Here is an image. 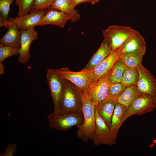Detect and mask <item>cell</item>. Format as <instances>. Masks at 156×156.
<instances>
[{
    "label": "cell",
    "instance_id": "52a82bcc",
    "mask_svg": "<svg viewBox=\"0 0 156 156\" xmlns=\"http://www.w3.org/2000/svg\"><path fill=\"white\" fill-rule=\"evenodd\" d=\"M112 68L100 78L92 82L86 91L88 97L96 105L107 96L111 84L109 79Z\"/></svg>",
    "mask_w": 156,
    "mask_h": 156
},
{
    "label": "cell",
    "instance_id": "7402d4cb",
    "mask_svg": "<svg viewBox=\"0 0 156 156\" xmlns=\"http://www.w3.org/2000/svg\"><path fill=\"white\" fill-rule=\"evenodd\" d=\"M146 50L121 54L120 58L126 67L137 68L143 60Z\"/></svg>",
    "mask_w": 156,
    "mask_h": 156
},
{
    "label": "cell",
    "instance_id": "4316f807",
    "mask_svg": "<svg viewBox=\"0 0 156 156\" xmlns=\"http://www.w3.org/2000/svg\"><path fill=\"white\" fill-rule=\"evenodd\" d=\"M35 0H15V4L18 7V16L25 15L31 11Z\"/></svg>",
    "mask_w": 156,
    "mask_h": 156
},
{
    "label": "cell",
    "instance_id": "44dd1931",
    "mask_svg": "<svg viewBox=\"0 0 156 156\" xmlns=\"http://www.w3.org/2000/svg\"><path fill=\"white\" fill-rule=\"evenodd\" d=\"M141 94L137 86H127L122 94L117 98L118 103L124 105L127 109Z\"/></svg>",
    "mask_w": 156,
    "mask_h": 156
},
{
    "label": "cell",
    "instance_id": "9a60e30c",
    "mask_svg": "<svg viewBox=\"0 0 156 156\" xmlns=\"http://www.w3.org/2000/svg\"><path fill=\"white\" fill-rule=\"evenodd\" d=\"M70 17L65 13L55 9H50L45 14L38 26L54 25L63 28Z\"/></svg>",
    "mask_w": 156,
    "mask_h": 156
},
{
    "label": "cell",
    "instance_id": "603a6c76",
    "mask_svg": "<svg viewBox=\"0 0 156 156\" xmlns=\"http://www.w3.org/2000/svg\"><path fill=\"white\" fill-rule=\"evenodd\" d=\"M126 67L120 57L112 68L109 79L111 83L121 82Z\"/></svg>",
    "mask_w": 156,
    "mask_h": 156
},
{
    "label": "cell",
    "instance_id": "8fae6325",
    "mask_svg": "<svg viewBox=\"0 0 156 156\" xmlns=\"http://www.w3.org/2000/svg\"><path fill=\"white\" fill-rule=\"evenodd\" d=\"M48 10V8L32 10L23 16L14 18L8 17V18L15 23L19 30H26L38 26Z\"/></svg>",
    "mask_w": 156,
    "mask_h": 156
},
{
    "label": "cell",
    "instance_id": "7a4b0ae2",
    "mask_svg": "<svg viewBox=\"0 0 156 156\" xmlns=\"http://www.w3.org/2000/svg\"><path fill=\"white\" fill-rule=\"evenodd\" d=\"M82 112V101L79 90L65 79L59 115Z\"/></svg>",
    "mask_w": 156,
    "mask_h": 156
},
{
    "label": "cell",
    "instance_id": "83f0119b",
    "mask_svg": "<svg viewBox=\"0 0 156 156\" xmlns=\"http://www.w3.org/2000/svg\"><path fill=\"white\" fill-rule=\"evenodd\" d=\"M127 86L121 82L111 83L107 96L117 99L122 94Z\"/></svg>",
    "mask_w": 156,
    "mask_h": 156
},
{
    "label": "cell",
    "instance_id": "cb8c5ba5",
    "mask_svg": "<svg viewBox=\"0 0 156 156\" xmlns=\"http://www.w3.org/2000/svg\"><path fill=\"white\" fill-rule=\"evenodd\" d=\"M19 48L0 44V75L4 73L5 67L2 62L6 58L13 55H18Z\"/></svg>",
    "mask_w": 156,
    "mask_h": 156
},
{
    "label": "cell",
    "instance_id": "ba28073f",
    "mask_svg": "<svg viewBox=\"0 0 156 156\" xmlns=\"http://www.w3.org/2000/svg\"><path fill=\"white\" fill-rule=\"evenodd\" d=\"M156 108V98L148 94H141L127 109L125 119L133 115L140 116L150 112Z\"/></svg>",
    "mask_w": 156,
    "mask_h": 156
},
{
    "label": "cell",
    "instance_id": "4dcf8cb0",
    "mask_svg": "<svg viewBox=\"0 0 156 156\" xmlns=\"http://www.w3.org/2000/svg\"><path fill=\"white\" fill-rule=\"evenodd\" d=\"M100 0H71L73 5L75 7L77 5L81 3H89L92 5H94L98 3Z\"/></svg>",
    "mask_w": 156,
    "mask_h": 156
},
{
    "label": "cell",
    "instance_id": "6da1fadb",
    "mask_svg": "<svg viewBox=\"0 0 156 156\" xmlns=\"http://www.w3.org/2000/svg\"><path fill=\"white\" fill-rule=\"evenodd\" d=\"M79 91L82 99L84 121L82 125L77 126V135L83 142H86L89 139H91L95 130L96 105L85 92L80 90Z\"/></svg>",
    "mask_w": 156,
    "mask_h": 156
},
{
    "label": "cell",
    "instance_id": "d4e9b609",
    "mask_svg": "<svg viewBox=\"0 0 156 156\" xmlns=\"http://www.w3.org/2000/svg\"><path fill=\"white\" fill-rule=\"evenodd\" d=\"M139 77L137 68L126 67L124 72L121 82L127 86H137Z\"/></svg>",
    "mask_w": 156,
    "mask_h": 156
},
{
    "label": "cell",
    "instance_id": "f546056e",
    "mask_svg": "<svg viewBox=\"0 0 156 156\" xmlns=\"http://www.w3.org/2000/svg\"><path fill=\"white\" fill-rule=\"evenodd\" d=\"M17 149V146L15 144L10 143L6 148L3 153L0 154L1 156H12L16 153Z\"/></svg>",
    "mask_w": 156,
    "mask_h": 156
},
{
    "label": "cell",
    "instance_id": "ac0fdd59",
    "mask_svg": "<svg viewBox=\"0 0 156 156\" xmlns=\"http://www.w3.org/2000/svg\"><path fill=\"white\" fill-rule=\"evenodd\" d=\"M112 51L108 42L104 39L99 49L82 70L84 71L92 70L106 58Z\"/></svg>",
    "mask_w": 156,
    "mask_h": 156
},
{
    "label": "cell",
    "instance_id": "5bb4252c",
    "mask_svg": "<svg viewBox=\"0 0 156 156\" xmlns=\"http://www.w3.org/2000/svg\"><path fill=\"white\" fill-rule=\"evenodd\" d=\"M117 103V99L107 96L96 106L99 116L109 128L112 116Z\"/></svg>",
    "mask_w": 156,
    "mask_h": 156
},
{
    "label": "cell",
    "instance_id": "4fadbf2b",
    "mask_svg": "<svg viewBox=\"0 0 156 156\" xmlns=\"http://www.w3.org/2000/svg\"><path fill=\"white\" fill-rule=\"evenodd\" d=\"M122 46L117 49L112 51L106 58L92 70V82L100 78L113 67L120 57V51Z\"/></svg>",
    "mask_w": 156,
    "mask_h": 156
},
{
    "label": "cell",
    "instance_id": "5b68a950",
    "mask_svg": "<svg viewBox=\"0 0 156 156\" xmlns=\"http://www.w3.org/2000/svg\"><path fill=\"white\" fill-rule=\"evenodd\" d=\"M46 77L54 105L53 112L59 115L65 79L59 76L53 68L47 70Z\"/></svg>",
    "mask_w": 156,
    "mask_h": 156
},
{
    "label": "cell",
    "instance_id": "ffe728a7",
    "mask_svg": "<svg viewBox=\"0 0 156 156\" xmlns=\"http://www.w3.org/2000/svg\"><path fill=\"white\" fill-rule=\"evenodd\" d=\"M126 110L127 108L124 105L118 103L114 109L109 128L116 139L118 131L125 120Z\"/></svg>",
    "mask_w": 156,
    "mask_h": 156
},
{
    "label": "cell",
    "instance_id": "d6986e66",
    "mask_svg": "<svg viewBox=\"0 0 156 156\" xmlns=\"http://www.w3.org/2000/svg\"><path fill=\"white\" fill-rule=\"evenodd\" d=\"M75 8L71 0H55L49 8L57 10L65 13L70 17V21L74 22L81 18L78 11Z\"/></svg>",
    "mask_w": 156,
    "mask_h": 156
},
{
    "label": "cell",
    "instance_id": "9c48e42d",
    "mask_svg": "<svg viewBox=\"0 0 156 156\" xmlns=\"http://www.w3.org/2000/svg\"><path fill=\"white\" fill-rule=\"evenodd\" d=\"M96 128L91 139L95 145L116 144V139L109 128L101 118L95 108Z\"/></svg>",
    "mask_w": 156,
    "mask_h": 156
},
{
    "label": "cell",
    "instance_id": "2e32d148",
    "mask_svg": "<svg viewBox=\"0 0 156 156\" xmlns=\"http://www.w3.org/2000/svg\"><path fill=\"white\" fill-rule=\"evenodd\" d=\"M7 24L8 31L0 38V44L19 48L21 46V30H19L15 23L8 18Z\"/></svg>",
    "mask_w": 156,
    "mask_h": 156
},
{
    "label": "cell",
    "instance_id": "277c9868",
    "mask_svg": "<svg viewBox=\"0 0 156 156\" xmlns=\"http://www.w3.org/2000/svg\"><path fill=\"white\" fill-rule=\"evenodd\" d=\"M47 119L50 127L60 131H66L74 126L81 125L84 121L82 112L60 115L52 112L48 115Z\"/></svg>",
    "mask_w": 156,
    "mask_h": 156
},
{
    "label": "cell",
    "instance_id": "e0dca14e",
    "mask_svg": "<svg viewBox=\"0 0 156 156\" xmlns=\"http://www.w3.org/2000/svg\"><path fill=\"white\" fill-rule=\"evenodd\" d=\"M146 47L144 38L136 31L123 45L120 53L121 54L142 51L146 50Z\"/></svg>",
    "mask_w": 156,
    "mask_h": 156
},
{
    "label": "cell",
    "instance_id": "7c38bea8",
    "mask_svg": "<svg viewBox=\"0 0 156 156\" xmlns=\"http://www.w3.org/2000/svg\"><path fill=\"white\" fill-rule=\"evenodd\" d=\"M21 46L19 49L18 62L21 64L28 62L31 57L29 49L32 42L37 39L38 33L34 27L21 30Z\"/></svg>",
    "mask_w": 156,
    "mask_h": 156
},
{
    "label": "cell",
    "instance_id": "8992f818",
    "mask_svg": "<svg viewBox=\"0 0 156 156\" xmlns=\"http://www.w3.org/2000/svg\"><path fill=\"white\" fill-rule=\"evenodd\" d=\"M55 70L59 76L70 82L80 90L86 92L92 83V70H82L79 71L75 72L70 70L68 67H64Z\"/></svg>",
    "mask_w": 156,
    "mask_h": 156
},
{
    "label": "cell",
    "instance_id": "f1b7e54d",
    "mask_svg": "<svg viewBox=\"0 0 156 156\" xmlns=\"http://www.w3.org/2000/svg\"><path fill=\"white\" fill-rule=\"evenodd\" d=\"M55 0H35L32 10L49 8Z\"/></svg>",
    "mask_w": 156,
    "mask_h": 156
},
{
    "label": "cell",
    "instance_id": "484cf974",
    "mask_svg": "<svg viewBox=\"0 0 156 156\" xmlns=\"http://www.w3.org/2000/svg\"><path fill=\"white\" fill-rule=\"evenodd\" d=\"M15 0H0V27L8 28L7 22L11 5Z\"/></svg>",
    "mask_w": 156,
    "mask_h": 156
},
{
    "label": "cell",
    "instance_id": "3957f363",
    "mask_svg": "<svg viewBox=\"0 0 156 156\" xmlns=\"http://www.w3.org/2000/svg\"><path fill=\"white\" fill-rule=\"evenodd\" d=\"M136 31L131 26L114 25L109 26L103 34L104 39L113 51L122 47Z\"/></svg>",
    "mask_w": 156,
    "mask_h": 156
},
{
    "label": "cell",
    "instance_id": "30bf717a",
    "mask_svg": "<svg viewBox=\"0 0 156 156\" xmlns=\"http://www.w3.org/2000/svg\"><path fill=\"white\" fill-rule=\"evenodd\" d=\"M137 69L139 77L137 86L138 90L142 94H148L156 98V79L142 63Z\"/></svg>",
    "mask_w": 156,
    "mask_h": 156
}]
</instances>
